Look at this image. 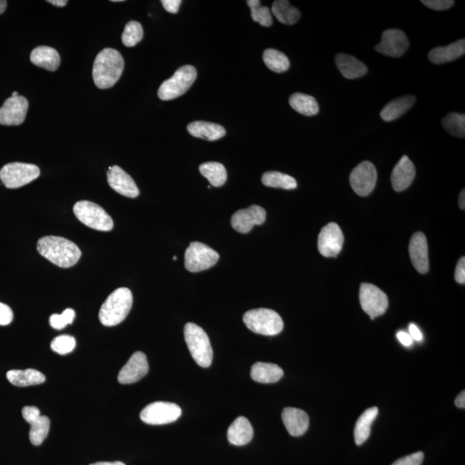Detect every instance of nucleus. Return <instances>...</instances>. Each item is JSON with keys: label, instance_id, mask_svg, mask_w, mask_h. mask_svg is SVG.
Masks as SVG:
<instances>
[{"label": "nucleus", "instance_id": "nucleus-1", "mask_svg": "<svg viewBox=\"0 0 465 465\" xmlns=\"http://www.w3.org/2000/svg\"><path fill=\"white\" fill-rule=\"evenodd\" d=\"M37 248L42 256L62 268L76 265L81 257L79 247L63 237H42L38 240Z\"/></svg>", "mask_w": 465, "mask_h": 465}, {"label": "nucleus", "instance_id": "nucleus-2", "mask_svg": "<svg viewBox=\"0 0 465 465\" xmlns=\"http://www.w3.org/2000/svg\"><path fill=\"white\" fill-rule=\"evenodd\" d=\"M124 69V60L120 52L111 48L103 49L98 53L92 69L96 87L99 89H109L122 76Z\"/></svg>", "mask_w": 465, "mask_h": 465}, {"label": "nucleus", "instance_id": "nucleus-3", "mask_svg": "<svg viewBox=\"0 0 465 465\" xmlns=\"http://www.w3.org/2000/svg\"><path fill=\"white\" fill-rule=\"evenodd\" d=\"M133 305V295L128 288H119L109 295L99 310L103 325L113 326L125 320Z\"/></svg>", "mask_w": 465, "mask_h": 465}, {"label": "nucleus", "instance_id": "nucleus-4", "mask_svg": "<svg viewBox=\"0 0 465 465\" xmlns=\"http://www.w3.org/2000/svg\"><path fill=\"white\" fill-rule=\"evenodd\" d=\"M184 340L191 357L201 367H211L213 349L207 333L195 323H187L184 328Z\"/></svg>", "mask_w": 465, "mask_h": 465}, {"label": "nucleus", "instance_id": "nucleus-5", "mask_svg": "<svg viewBox=\"0 0 465 465\" xmlns=\"http://www.w3.org/2000/svg\"><path fill=\"white\" fill-rule=\"evenodd\" d=\"M243 322L252 332L265 336H274L283 329V319L269 308H256L245 313Z\"/></svg>", "mask_w": 465, "mask_h": 465}, {"label": "nucleus", "instance_id": "nucleus-6", "mask_svg": "<svg viewBox=\"0 0 465 465\" xmlns=\"http://www.w3.org/2000/svg\"><path fill=\"white\" fill-rule=\"evenodd\" d=\"M197 76V70L193 66L179 67L170 79L164 81L159 87V98L161 100L169 101L180 97L193 86Z\"/></svg>", "mask_w": 465, "mask_h": 465}, {"label": "nucleus", "instance_id": "nucleus-7", "mask_svg": "<svg viewBox=\"0 0 465 465\" xmlns=\"http://www.w3.org/2000/svg\"><path fill=\"white\" fill-rule=\"evenodd\" d=\"M73 213L83 225L98 231H111L114 227L111 216L100 206L92 202H78L73 206Z\"/></svg>", "mask_w": 465, "mask_h": 465}, {"label": "nucleus", "instance_id": "nucleus-8", "mask_svg": "<svg viewBox=\"0 0 465 465\" xmlns=\"http://www.w3.org/2000/svg\"><path fill=\"white\" fill-rule=\"evenodd\" d=\"M40 176V169L37 166L27 163L13 162L3 166L0 170V179L3 186L9 189H17Z\"/></svg>", "mask_w": 465, "mask_h": 465}, {"label": "nucleus", "instance_id": "nucleus-9", "mask_svg": "<svg viewBox=\"0 0 465 465\" xmlns=\"http://www.w3.org/2000/svg\"><path fill=\"white\" fill-rule=\"evenodd\" d=\"M219 258L218 252L196 241L191 243L184 253V267L191 272L204 271L214 266Z\"/></svg>", "mask_w": 465, "mask_h": 465}, {"label": "nucleus", "instance_id": "nucleus-10", "mask_svg": "<svg viewBox=\"0 0 465 465\" xmlns=\"http://www.w3.org/2000/svg\"><path fill=\"white\" fill-rule=\"evenodd\" d=\"M181 414L182 410L175 403L155 402L143 408L140 417L146 424L166 425L176 421Z\"/></svg>", "mask_w": 465, "mask_h": 465}, {"label": "nucleus", "instance_id": "nucleus-11", "mask_svg": "<svg viewBox=\"0 0 465 465\" xmlns=\"http://www.w3.org/2000/svg\"><path fill=\"white\" fill-rule=\"evenodd\" d=\"M360 301L362 308L371 320L381 317L389 306L387 295L378 287L371 283H362L360 290Z\"/></svg>", "mask_w": 465, "mask_h": 465}, {"label": "nucleus", "instance_id": "nucleus-12", "mask_svg": "<svg viewBox=\"0 0 465 465\" xmlns=\"http://www.w3.org/2000/svg\"><path fill=\"white\" fill-rule=\"evenodd\" d=\"M378 180L375 166L370 161L358 165L350 175V184L358 196L367 197L374 190Z\"/></svg>", "mask_w": 465, "mask_h": 465}, {"label": "nucleus", "instance_id": "nucleus-13", "mask_svg": "<svg viewBox=\"0 0 465 465\" xmlns=\"http://www.w3.org/2000/svg\"><path fill=\"white\" fill-rule=\"evenodd\" d=\"M410 47V41L403 30L390 29L383 32L382 40L375 49L380 54L389 58H399L405 54Z\"/></svg>", "mask_w": 465, "mask_h": 465}, {"label": "nucleus", "instance_id": "nucleus-14", "mask_svg": "<svg viewBox=\"0 0 465 465\" xmlns=\"http://www.w3.org/2000/svg\"><path fill=\"white\" fill-rule=\"evenodd\" d=\"M344 236L338 225L330 222L321 230L318 237V249L323 256L336 257L342 252Z\"/></svg>", "mask_w": 465, "mask_h": 465}, {"label": "nucleus", "instance_id": "nucleus-15", "mask_svg": "<svg viewBox=\"0 0 465 465\" xmlns=\"http://www.w3.org/2000/svg\"><path fill=\"white\" fill-rule=\"evenodd\" d=\"M29 109V102L24 96L10 97L0 107V124L17 126L24 122Z\"/></svg>", "mask_w": 465, "mask_h": 465}, {"label": "nucleus", "instance_id": "nucleus-16", "mask_svg": "<svg viewBox=\"0 0 465 465\" xmlns=\"http://www.w3.org/2000/svg\"><path fill=\"white\" fill-rule=\"evenodd\" d=\"M24 420L30 425V439L34 446L42 445L49 435L51 421L45 415H41L37 407L27 406L22 410Z\"/></svg>", "mask_w": 465, "mask_h": 465}, {"label": "nucleus", "instance_id": "nucleus-17", "mask_svg": "<svg viewBox=\"0 0 465 465\" xmlns=\"http://www.w3.org/2000/svg\"><path fill=\"white\" fill-rule=\"evenodd\" d=\"M265 219V209L258 205H252L249 208L240 209L234 213L231 218V225L237 232L247 234L255 225H262Z\"/></svg>", "mask_w": 465, "mask_h": 465}, {"label": "nucleus", "instance_id": "nucleus-18", "mask_svg": "<svg viewBox=\"0 0 465 465\" xmlns=\"http://www.w3.org/2000/svg\"><path fill=\"white\" fill-rule=\"evenodd\" d=\"M148 371L147 356L141 351H136L120 371L117 379L122 385H130L140 381L148 374Z\"/></svg>", "mask_w": 465, "mask_h": 465}, {"label": "nucleus", "instance_id": "nucleus-19", "mask_svg": "<svg viewBox=\"0 0 465 465\" xmlns=\"http://www.w3.org/2000/svg\"><path fill=\"white\" fill-rule=\"evenodd\" d=\"M107 179L109 186L117 193L124 197L136 198L139 196L140 191L134 179L119 166L109 168Z\"/></svg>", "mask_w": 465, "mask_h": 465}, {"label": "nucleus", "instance_id": "nucleus-20", "mask_svg": "<svg viewBox=\"0 0 465 465\" xmlns=\"http://www.w3.org/2000/svg\"><path fill=\"white\" fill-rule=\"evenodd\" d=\"M410 255L414 267L421 274L429 270L428 246L427 238L422 232H417L411 238Z\"/></svg>", "mask_w": 465, "mask_h": 465}, {"label": "nucleus", "instance_id": "nucleus-21", "mask_svg": "<svg viewBox=\"0 0 465 465\" xmlns=\"http://www.w3.org/2000/svg\"><path fill=\"white\" fill-rule=\"evenodd\" d=\"M415 177L414 163L407 155L403 156L398 163L394 168L392 173V184L393 189L400 193L407 189L413 183Z\"/></svg>", "mask_w": 465, "mask_h": 465}, {"label": "nucleus", "instance_id": "nucleus-22", "mask_svg": "<svg viewBox=\"0 0 465 465\" xmlns=\"http://www.w3.org/2000/svg\"><path fill=\"white\" fill-rule=\"evenodd\" d=\"M282 420L291 436L304 435L310 425L308 415L299 408L286 407L283 410Z\"/></svg>", "mask_w": 465, "mask_h": 465}, {"label": "nucleus", "instance_id": "nucleus-23", "mask_svg": "<svg viewBox=\"0 0 465 465\" xmlns=\"http://www.w3.org/2000/svg\"><path fill=\"white\" fill-rule=\"evenodd\" d=\"M337 69L342 76L349 80L358 79L367 73V67L360 60L346 54H338L335 56Z\"/></svg>", "mask_w": 465, "mask_h": 465}, {"label": "nucleus", "instance_id": "nucleus-24", "mask_svg": "<svg viewBox=\"0 0 465 465\" xmlns=\"http://www.w3.org/2000/svg\"><path fill=\"white\" fill-rule=\"evenodd\" d=\"M254 438V428L247 418L240 416L230 425L228 430V439L234 446L247 445Z\"/></svg>", "mask_w": 465, "mask_h": 465}, {"label": "nucleus", "instance_id": "nucleus-25", "mask_svg": "<svg viewBox=\"0 0 465 465\" xmlns=\"http://www.w3.org/2000/svg\"><path fill=\"white\" fill-rule=\"evenodd\" d=\"M187 130L191 136L209 141L219 140L226 136V130L222 125L204 121L190 123Z\"/></svg>", "mask_w": 465, "mask_h": 465}, {"label": "nucleus", "instance_id": "nucleus-26", "mask_svg": "<svg viewBox=\"0 0 465 465\" xmlns=\"http://www.w3.org/2000/svg\"><path fill=\"white\" fill-rule=\"evenodd\" d=\"M30 62L37 67L55 72L59 69L60 56L54 48L40 46L31 52Z\"/></svg>", "mask_w": 465, "mask_h": 465}, {"label": "nucleus", "instance_id": "nucleus-27", "mask_svg": "<svg viewBox=\"0 0 465 465\" xmlns=\"http://www.w3.org/2000/svg\"><path fill=\"white\" fill-rule=\"evenodd\" d=\"M465 53V40H460L445 47H437L428 54V59L435 64H443L453 62L463 56Z\"/></svg>", "mask_w": 465, "mask_h": 465}, {"label": "nucleus", "instance_id": "nucleus-28", "mask_svg": "<svg viewBox=\"0 0 465 465\" xmlns=\"http://www.w3.org/2000/svg\"><path fill=\"white\" fill-rule=\"evenodd\" d=\"M283 371L279 365L258 362L251 369V378L261 383H275L283 378Z\"/></svg>", "mask_w": 465, "mask_h": 465}, {"label": "nucleus", "instance_id": "nucleus-29", "mask_svg": "<svg viewBox=\"0 0 465 465\" xmlns=\"http://www.w3.org/2000/svg\"><path fill=\"white\" fill-rule=\"evenodd\" d=\"M415 100H416V98L411 95L396 98L385 105V107L380 113V116L385 122H392V121H395L405 114L408 109L414 105Z\"/></svg>", "mask_w": 465, "mask_h": 465}, {"label": "nucleus", "instance_id": "nucleus-30", "mask_svg": "<svg viewBox=\"0 0 465 465\" xmlns=\"http://www.w3.org/2000/svg\"><path fill=\"white\" fill-rule=\"evenodd\" d=\"M6 378L12 385L17 387L38 385L46 381L45 376L34 369L9 371L6 374Z\"/></svg>", "mask_w": 465, "mask_h": 465}, {"label": "nucleus", "instance_id": "nucleus-31", "mask_svg": "<svg viewBox=\"0 0 465 465\" xmlns=\"http://www.w3.org/2000/svg\"><path fill=\"white\" fill-rule=\"evenodd\" d=\"M378 414V408L372 407L365 410L358 419L354 429V438L356 445L361 446L367 441L371 435V425Z\"/></svg>", "mask_w": 465, "mask_h": 465}, {"label": "nucleus", "instance_id": "nucleus-32", "mask_svg": "<svg viewBox=\"0 0 465 465\" xmlns=\"http://www.w3.org/2000/svg\"><path fill=\"white\" fill-rule=\"evenodd\" d=\"M272 12L280 23L293 26L300 19V10L290 5L287 0H278L273 2Z\"/></svg>", "mask_w": 465, "mask_h": 465}, {"label": "nucleus", "instance_id": "nucleus-33", "mask_svg": "<svg viewBox=\"0 0 465 465\" xmlns=\"http://www.w3.org/2000/svg\"><path fill=\"white\" fill-rule=\"evenodd\" d=\"M289 103L291 107L301 115L311 116L318 114V103L310 95L297 92L290 96Z\"/></svg>", "mask_w": 465, "mask_h": 465}, {"label": "nucleus", "instance_id": "nucleus-34", "mask_svg": "<svg viewBox=\"0 0 465 465\" xmlns=\"http://www.w3.org/2000/svg\"><path fill=\"white\" fill-rule=\"evenodd\" d=\"M201 175L209 180L212 186L221 187L226 183L228 175L225 166L218 162H206L200 165Z\"/></svg>", "mask_w": 465, "mask_h": 465}, {"label": "nucleus", "instance_id": "nucleus-35", "mask_svg": "<svg viewBox=\"0 0 465 465\" xmlns=\"http://www.w3.org/2000/svg\"><path fill=\"white\" fill-rule=\"evenodd\" d=\"M263 60L266 67L272 72L281 73L290 69V63L288 58L283 53L276 49H266L263 55Z\"/></svg>", "mask_w": 465, "mask_h": 465}, {"label": "nucleus", "instance_id": "nucleus-36", "mask_svg": "<svg viewBox=\"0 0 465 465\" xmlns=\"http://www.w3.org/2000/svg\"><path fill=\"white\" fill-rule=\"evenodd\" d=\"M264 186L273 188H281L285 190H294L297 187V180L288 175L279 172H267L262 176Z\"/></svg>", "mask_w": 465, "mask_h": 465}, {"label": "nucleus", "instance_id": "nucleus-37", "mask_svg": "<svg viewBox=\"0 0 465 465\" xmlns=\"http://www.w3.org/2000/svg\"><path fill=\"white\" fill-rule=\"evenodd\" d=\"M442 125L447 132L453 137H465V115L459 113H449L444 117Z\"/></svg>", "mask_w": 465, "mask_h": 465}, {"label": "nucleus", "instance_id": "nucleus-38", "mask_svg": "<svg viewBox=\"0 0 465 465\" xmlns=\"http://www.w3.org/2000/svg\"><path fill=\"white\" fill-rule=\"evenodd\" d=\"M248 6L251 9L252 19L261 24V26L270 27L272 24L271 10L267 6H262L258 0H248Z\"/></svg>", "mask_w": 465, "mask_h": 465}, {"label": "nucleus", "instance_id": "nucleus-39", "mask_svg": "<svg viewBox=\"0 0 465 465\" xmlns=\"http://www.w3.org/2000/svg\"><path fill=\"white\" fill-rule=\"evenodd\" d=\"M143 38V29L140 23L137 21H130L124 28L122 35V42L126 47H134Z\"/></svg>", "mask_w": 465, "mask_h": 465}, {"label": "nucleus", "instance_id": "nucleus-40", "mask_svg": "<svg viewBox=\"0 0 465 465\" xmlns=\"http://www.w3.org/2000/svg\"><path fill=\"white\" fill-rule=\"evenodd\" d=\"M76 340L71 335H60L51 342V349L55 353L60 355H66L76 349Z\"/></svg>", "mask_w": 465, "mask_h": 465}, {"label": "nucleus", "instance_id": "nucleus-41", "mask_svg": "<svg viewBox=\"0 0 465 465\" xmlns=\"http://www.w3.org/2000/svg\"><path fill=\"white\" fill-rule=\"evenodd\" d=\"M76 318V312L72 308H67L62 314H54L49 318V324L53 328L62 330L67 325L72 324Z\"/></svg>", "mask_w": 465, "mask_h": 465}, {"label": "nucleus", "instance_id": "nucleus-42", "mask_svg": "<svg viewBox=\"0 0 465 465\" xmlns=\"http://www.w3.org/2000/svg\"><path fill=\"white\" fill-rule=\"evenodd\" d=\"M424 460V453L418 452L396 460L392 465H421Z\"/></svg>", "mask_w": 465, "mask_h": 465}, {"label": "nucleus", "instance_id": "nucleus-43", "mask_svg": "<svg viewBox=\"0 0 465 465\" xmlns=\"http://www.w3.org/2000/svg\"><path fill=\"white\" fill-rule=\"evenodd\" d=\"M422 3L435 10H446L454 5L453 0H422Z\"/></svg>", "mask_w": 465, "mask_h": 465}, {"label": "nucleus", "instance_id": "nucleus-44", "mask_svg": "<svg viewBox=\"0 0 465 465\" xmlns=\"http://www.w3.org/2000/svg\"><path fill=\"white\" fill-rule=\"evenodd\" d=\"M13 320V312L8 305L0 303V326H7Z\"/></svg>", "mask_w": 465, "mask_h": 465}, {"label": "nucleus", "instance_id": "nucleus-45", "mask_svg": "<svg viewBox=\"0 0 465 465\" xmlns=\"http://www.w3.org/2000/svg\"><path fill=\"white\" fill-rule=\"evenodd\" d=\"M455 280L461 285H464L465 283V258H460L457 263L455 271Z\"/></svg>", "mask_w": 465, "mask_h": 465}, {"label": "nucleus", "instance_id": "nucleus-46", "mask_svg": "<svg viewBox=\"0 0 465 465\" xmlns=\"http://www.w3.org/2000/svg\"><path fill=\"white\" fill-rule=\"evenodd\" d=\"M181 0H162L161 3L166 12L172 14H176L179 12V6L181 5Z\"/></svg>", "mask_w": 465, "mask_h": 465}, {"label": "nucleus", "instance_id": "nucleus-47", "mask_svg": "<svg viewBox=\"0 0 465 465\" xmlns=\"http://www.w3.org/2000/svg\"><path fill=\"white\" fill-rule=\"evenodd\" d=\"M397 339L403 344V346H410L413 344L414 340L411 338L410 333L405 332H398L397 333Z\"/></svg>", "mask_w": 465, "mask_h": 465}, {"label": "nucleus", "instance_id": "nucleus-48", "mask_svg": "<svg viewBox=\"0 0 465 465\" xmlns=\"http://www.w3.org/2000/svg\"><path fill=\"white\" fill-rule=\"evenodd\" d=\"M410 335L412 339L416 340V342H421L422 339H423L421 330L414 323L410 325Z\"/></svg>", "mask_w": 465, "mask_h": 465}, {"label": "nucleus", "instance_id": "nucleus-49", "mask_svg": "<svg viewBox=\"0 0 465 465\" xmlns=\"http://www.w3.org/2000/svg\"><path fill=\"white\" fill-rule=\"evenodd\" d=\"M455 404L457 407L464 408L465 407V393L462 392L457 396L455 400Z\"/></svg>", "mask_w": 465, "mask_h": 465}, {"label": "nucleus", "instance_id": "nucleus-50", "mask_svg": "<svg viewBox=\"0 0 465 465\" xmlns=\"http://www.w3.org/2000/svg\"><path fill=\"white\" fill-rule=\"evenodd\" d=\"M49 3H52L53 6L58 7H64L67 6V0H49Z\"/></svg>", "mask_w": 465, "mask_h": 465}, {"label": "nucleus", "instance_id": "nucleus-51", "mask_svg": "<svg viewBox=\"0 0 465 465\" xmlns=\"http://www.w3.org/2000/svg\"><path fill=\"white\" fill-rule=\"evenodd\" d=\"M465 191L463 190L459 195V207L461 209H465Z\"/></svg>", "mask_w": 465, "mask_h": 465}, {"label": "nucleus", "instance_id": "nucleus-52", "mask_svg": "<svg viewBox=\"0 0 465 465\" xmlns=\"http://www.w3.org/2000/svg\"><path fill=\"white\" fill-rule=\"evenodd\" d=\"M90 465H126V464L122 462H119V461H116V462H98L95 464H91Z\"/></svg>", "mask_w": 465, "mask_h": 465}, {"label": "nucleus", "instance_id": "nucleus-53", "mask_svg": "<svg viewBox=\"0 0 465 465\" xmlns=\"http://www.w3.org/2000/svg\"><path fill=\"white\" fill-rule=\"evenodd\" d=\"M7 7V2L6 0H0V14L5 12Z\"/></svg>", "mask_w": 465, "mask_h": 465}, {"label": "nucleus", "instance_id": "nucleus-54", "mask_svg": "<svg viewBox=\"0 0 465 465\" xmlns=\"http://www.w3.org/2000/svg\"><path fill=\"white\" fill-rule=\"evenodd\" d=\"M17 96H19V94H17V91H14L12 97H17Z\"/></svg>", "mask_w": 465, "mask_h": 465}, {"label": "nucleus", "instance_id": "nucleus-55", "mask_svg": "<svg viewBox=\"0 0 465 465\" xmlns=\"http://www.w3.org/2000/svg\"><path fill=\"white\" fill-rule=\"evenodd\" d=\"M112 2H123V0H112Z\"/></svg>", "mask_w": 465, "mask_h": 465}, {"label": "nucleus", "instance_id": "nucleus-56", "mask_svg": "<svg viewBox=\"0 0 465 465\" xmlns=\"http://www.w3.org/2000/svg\"><path fill=\"white\" fill-rule=\"evenodd\" d=\"M173 261H177V257L176 256L173 257Z\"/></svg>", "mask_w": 465, "mask_h": 465}]
</instances>
